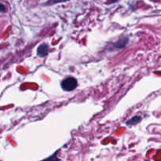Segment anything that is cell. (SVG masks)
<instances>
[{"label": "cell", "mask_w": 161, "mask_h": 161, "mask_svg": "<svg viewBox=\"0 0 161 161\" xmlns=\"http://www.w3.org/2000/svg\"><path fill=\"white\" fill-rule=\"evenodd\" d=\"M128 38L127 37H122L119 39H118L116 42L114 43V48L116 50H122L124 49L128 43Z\"/></svg>", "instance_id": "obj_3"}, {"label": "cell", "mask_w": 161, "mask_h": 161, "mask_svg": "<svg viewBox=\"0 0 161 161\" xmlns=\"http://www.w3.org/2000/svg\"><path fill=\"white\" fill-rule=\"evenodd\" d=\"M117 0H107L106 3L107 4H110V3H116Z\"/></svg>", "instance_id": "obj_8"}, {"label": "cell", "mask_w": 161, "mask_h": 161, "mask_svg": "<svg viewBox=\"0 0 161 161\" xmlns=\"http://www.w3.org/2000/svg\"><path fill=\"white\" fill-rule=\"evenodd\" d=\"M0 7H1V9H0V10H1L2 13H5V12H6V7H5V6L3 4V3H2V4H1V6H0Z\"/></svg>", "instance_id": "obj_7"}, {"label": "cell", "mask_w": 161, "mask_h": 161, "mask_svg": "<svg viewBox=\"0 0 161 161\" xmlns=\"http://www.w3.org/2000/svg\"><path fill=\"white\" fill-rule=\"evenodd\" d=\"M154 1H157V0H154Z\"/></svg>", "instance_id": "obj_9"}, {"label": "cell", "mask_w": 161, "mask_h": 161, "mask_svg": "<svg viewBox=\"0 0 161 161\" xmlns=\"http://www.w3.org/2000/svg\"><path fill=\"white\" fill-rule=\"evenodd\" d=\"M41 161H60V159L58 158V155H57V152L54 153L52 156L49 157L48 158L45 159V160H42Z\"/></svg>", "instance_id": "obj_5"}, {"label": "cell", "mask_w": 161, "mask_h": 161, "mask_svg": "<svg viewBox=\"0 0 161 161\" xmlns=\"http://www.w3.org/2000/svg\"><path fill=\"white\" fill-rule=\"evenodd\" d=\"M37 56L39 58H45L49 53V46L46 43H42L37 48Z\"/></svg>", "instance_id": "obj_2"}, {"label": "cell", "mask_w": 161, "mask_h": 161, "mask_svg": "<svg viewBox=\"0 0 161 161\" xmlns=\"http://www.w3.org/2000/svg\"><path fill=\"white\" fill-rule=\"evenodd\" d=\"M78 86V82L74 77H67L61 83V86L64 91H72Z\"/></svg>", "instance_id": "obj_1"}, {"label": "cell", "mask_w": 161, "mask_h": 161, "mask_svg": "<svg viewBox=\"0 0 161 161\" xmlns=\"http://www.w3.org/2000/svg\"><path fill=\"white\" fill-rule=\"evenodd\" d=\"M142 121V117L140 116H135L130 119L129 120H127L126 122V124L127 126H134V125H136L138 124V123H140Z\"/></svg>", "instance_id": "obj_4"}, {"label": "cell", "mask_w": 161, "mask_h": 161, "mask_svg": "<svg viewBox=\"0 0 161 161\" xmlns=\"http://www.w3.org/2000/svg\"><path fill=\"white\" fill-rule=\"evenodd\" d=\"M69 1V0H49L47 3V5H52V4H56V3H65V2Z\"/></svg>", "instance_id": "obj_6"}]
</instances>
